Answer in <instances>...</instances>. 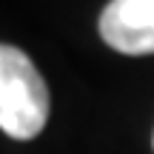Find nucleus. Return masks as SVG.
Masks as SVG:
<instances>
[{
  "mask_svg": "<svg viewBox=\"0 0 154 154\" xmlns=\"http://www.w3.org/2000/svg\"><path fill=\"white\" fill-rule=\"evenodd\" d=\"M49 88L17 46L0 49V128L14 140H32L49 120Z\"/></svg>",
  "mask_w": 154,
  "mask_h": 154,
  "instance_id": "obj_1",
  "label": "nucleus"
},
{
  "mask_svg": "<svg viewBox=\"0 0 154 154\" xmlns=\"http://www.w3.org/2000/svg\"><path fill=\"white\" fill-rule=\"evenodd\" d=\"M100 37L120 54H154V0H111L100 14Z\"/></svg>",
  "mask_w": 154,
  "mask_h": 154,
  "instance_id": "obj_2",
  "label": "nucleus"
}]
</instances>
